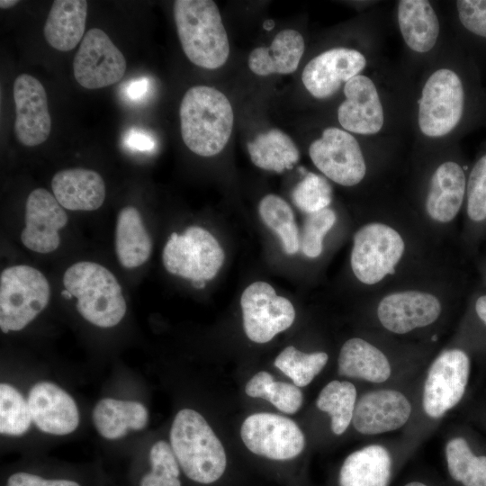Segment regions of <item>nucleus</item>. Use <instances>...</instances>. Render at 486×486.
Returning <instances> with one entry per match:
<instances>
[{
  "instance_id": "423d86ee",
  "label": "nucleus",
  "mask_w": 486,
  "mask_h": 486,
  "mask_svg": "<svg viewBox=\"0 0 486 486\" xmlns=\"http://www.w3.org/2000/svg\"><path fill=\"white\" fill-rule=\"evenodd\" d=\"M224 258V251L215 237L198 226L187 228L181 235L172 233L162 254L168 273L192 281L199 289L215 277Z\"/></svg>"
},
{
  "instance_id": "4c0bfd02",
  "label": "nucleus",
  "mask_w": 486,
  "mask_h": 486,
  "mask_svg": "<svg viewBox=\"0 0 486 486\" xmlns=\"http://www.w3.org/2000/svg\"><path fill=\"white\" fill-rule=\"evenodd\" d=\"M331 194V187L327 180L309 172L294 187L292 196L296 206L309 214L328 208Z\"/></svg>"
},
{
  "instance_id": "7c9ffc66",
  "label": "nucleus",
  "mask_w": 486,
  "mask_h": 486,
  "mask_svg": "<svg viewBox=\"0 0 486 486\" xmlns=\"http://www.w3.org/2000/svg\"><path fill=\"white\" fill-rule=\"evenodd\" d=\"M356 404V389L346 381H331L320 392L317 407L331 417V429L341 435L352 421Z\"/></svg>"
},
{
  "instance_id": "a211bd4d",
  "label": "nucleus",
  "mask_w": 486,
  "mask_h": 486,
  "mask_svg": "<svg viewBox=\"0 0 486 486\" xmlns=\"http://www.w3.org/2000/svg\"><path fill=\"white\" fill-rule=\"evenodd\" d=\"M410 413L411 405L404 394L394 390H378L360 397L352 422L361 434L378 435L400 428Z\"/></svg>"
},
{
  "instance_id": "6e6552de",
  "label": "nucleus",
  "mask_w": 486,
  "mask_h": 486,
  "mask_svg": "<svg viewBox=\"0 0 486 486\" xmlns=\"http://www.w3.org/2000/svg\"><path fill=\"white\" fill-rule=\"evenodd\" d=\"M403 252L404 241L394 229L378 222L366 224L354 236L352 271L363 284H377L394 273Z\"/></svg>"
},
{
  "instance_id": "72a5a7b5",
  "label": "nucleus",
  "mask_w": 486,
  "mask_h": 486,
  "mask_svg": "<svg viewBox=\"0 0 486 486\" xmlns=\"http://www.w3.org/2000/svg\"><path fill=\"white\" fill-rule=\"evenodd\" d=\"M246 393L252 398H262L279 410L293 414L302 404V393L299 387L284 382H275L267 372L256 374L246 384Z\"/></svg>"
},
{
  "instance_id": "c756f323",
  "label": "nucleus",
  "mask_w": 486,
  "mask_h": 486,
  "mask_svg": "<svg viewBox=\"0 0 486 486\" xmlns=\"http://www.w3.org/2000/svg\"><path fill=\"white\" fill-rule=\"evenodd\" d=\"M248 151L255 166L276 173L291 169L300 158L293 140L278 129L258 134L248 143Z\"/></svg>"
},
{
  "instance_id": "79ce46f5",
  "label": "nucleus",
  "mask_w": 486,
  "mask_h": 486,
  "mask_svg": "<svg viewBox=\"0 0 486 486\" xmlns=\"http://www.w3.org/2000/svg\"><path fill=\"white\" fill-rule=\"evenodd\" d=\"M7 486H80L69 480H45L38 475L27 472H17L11 475Z\"/></svg>"
},
{
  "instance_id": "a19ab883",
  "label": "nucleus",
  "mask_w": 486,
  "mask_h": 486,
  "mask_svg": "<svg viewBox=\"0 0 486 486\" xmlns=\"http://www.w3.org/2000/svg\"><path fill=\"white\" fill-rule=\"evenodd\" d=\"M456 7L464 28L486 38V0H458Z\"/></svg>"
},
{
  "instance_id": "4be33fe9",
  "label": "nucleus",
  "mask_w": 486,
  "mask_h": 486,
  "mask_svg": "<svg viewBox=\"0 0 486 486\" xmlns=\"http://www.w3.org/2000/svg\"><path fill=\"white\" fill-rule=\"evenodd\" d=\"M465 186L463 168L454 161L442 163L430 179L426 201L429 217L441 223L453 220L463 203Z\"/></svg>"
},
{
  "instance_id": "39448f33",
  "label": "nucleus",
  "mask_w": 486,
  "mask_h": 486,
  "mask_svg": "<svg viewBox=\"0 0 486 486\" xmlns=\"http://www.w3.org/2000/svg\"><path fill=\"white\" fill-rule=\"evenodd\" d=\"M50 297L49 282L40 271L26 265L4 269L0 275L1 330L22 329L47 307Z\"/></svg>"
},
{
  "instance_id": "ddd939ff",
  "label": "nucleus",
  "mask_w": 486,
  "mask_h": 486,
  "mask_svg": "<svg viewBox=\"0 0 486 486\" xmlns=\"http://www.w3.org/2000/svg\"><path fill=\"white\" fill-rule=\"evenodd\" d=\"M126 66L123 54L98 28L85 34L73 61L75 78L86 89H99L119 82Z\"/></svg>"
},
{
  "instance_id": "dca6fc26",
  "label": "nucleus",
  "mask_w": 486,
  "mask_h": 486,
  "mask_svg": "<svg viewBox=\"0 0 486 486\" xmlns=\"http://www.w3.org/2000/svg\"><path fill=\"white\" fill-rule=\"evenodd\" d=\"M366 58L358 50L349 48L329 49L310 59L305 66L302 81L315 98L324 99L338 91L342 83L359 75Z\"/></svg>"
},
{
  "instance_id": "f8f14e48",
  "label": "nucleus",
  "mask_w": 486,
  "mask_h": 486,
  "mask_svg": "<svg viewBox=\"0 0 486 486\" xmlns=\"http://www.w3.org/2000/svg\"><path fill=\"white\" fill-rule=\"evenodd\" d=\"M470 360L460 349L442 352L429 367L423 389L425 412L438 418L463 398L468 382Z\"/></svg>"
},
{
  "instance_id": "9b49d317",
  "label": "nucleus",
  "mask_w": 486,
  "mask_h": 486,
  "mask_svg": "<svg viewBox=\"0 0 486 486\" xmlns=\"http://www.w3.org/2000/svg\"><path fill=\"white\" fill-rule=\"evenodd\" d=\"M309 155L324 176L340 185H356L365 176L366 166L360 145L345 130L325 129L321 137L310 145Z\"/></svg>"
},
{
  "instance_id": "f257e3e1",
  "label": "nucleus",
  "mask_w": 486,
  "mask_h": 486,
  "mask_svg": "<svg viewBox=\"0 0 486 486\" xmlns=\"http://www.w3.org/2000/svg\"><path fill=\"white\" fill-rule=\"evenodd\" d=\"M184 143L194 154L212 157L227 145L234 113L227 96L208 86H195L184 94L179 109Z\"/></svg>"
},
{
  "instance_id": "1a4fd4ad",
  "label": "nucleus",
  "mask_w": 486,
  "mask_h": 486,
  "mask_svg": "<svg viewBox=\"0 0 486 486\" xmlns=\"http://www.w3.org/2000/svg\"><path fill=\"white\" fill-rule=\"evenodd\" d=\"M240 305L247 337L256 343H266L286 330L295 319L292 302L276 294L266 282H255L242 292Z\"/></svg>"
},
{
  "instance_id": "6ab92c4d",
  "label": "nucleus",
  "mask_w": 486,
  "mask_h": 486,
  "mask_svg": "<svg viewBox=\"0 0 486 486\" xmlns=\"http://www.w3.org/2000/svg\"><path fill=\"white\" fill-rule=\"evenodd\" d=\"M441 304L431 293L407 291L391 293L379 303L377 315L391 332L405 334L432 324L440 315Z\"/></svg>"
},
{
  "instance_id": "49530a36",
  "label": "nucleus",
  "mask_w": 486,
  "mask_h": 486,
  "mask_svg": "<svg viewBox=\"0 0 486 486\" xmlns=\"http://www.w3.org/2000/svg\"><path fill=\"white\" fill-rule=\"evenodd\" d=\"M19 3L17 0H1L0 1V7L2 9H8L14 5H16Z\"/></svg>"
},
{
  "instance_id": "f704fd0d",
  "label": "nucleus",
  "mask_w": 486,
  "mask_h": 486,
  "mask_svg": "<svg viewBox=\"0 0 486 486\" xmlns=\"http://www.w3.org/2000/svg\"><path fill=\"white\" fill-rule=\"evenodd\" d=\"M328 359L325 352L306 354L289 346L277 356L274 365L290 377L294 385L304 387L320 374Z\"/></svg>"
},
{
  "instance_id": "e433bc0d",
  "label": "nucleus",
  "mask_w": 486,
  "mask_h": 486,
  "mask_svg": "<svg viewBox=\"0 0 486 486\" xmlns=\"http://www.w3.org/2000/svg\"><path fill=\"white\" fill-rule=\"evenodd\" d=\"M151 471L145 474L140 486H181L180 465L167 442H156L149 451Z\"/></svg>"
},
{
  "instance_id": "8fccbe9b",
  "label": "nucleus",
  "mask_w": 486,
  "mask_h": 486,
  "mask_svg": "<svg viewBox=\"0 0 486 486\" xmlns=\"http://www.w3.org/2000/svg\"><path fill=\"white\" fill-rule=\"evenodd\" d=\"M61 295L67 300H70L73 298L72 294L66 289L61 292Z\"/></svg>"
},
{
  "instance_id": "ea45409f",
  "label": "nucleus",
  "mask_w": 486,
  "mask_h": 486,
  "mask_svg": "<svg viewBox=\"0 0 486 486\" xmlns=\"http://www.w3.org/2000/svg\"><path fill=\"white\" fill-rule=\"evenodd\" d=\"M467 213L474 221L486 219V155L475 163L469 176Z\"/></svg>"
},
{
  "instance_id": "a18cd8bd",
  "label": "nucleus",
  "mask_w": 486,
  "mask_h": 486,
  "mask_svg": "<svg viewBox=\"0 0 486 486\" xmlns=\"http://www.w3.org/2000/svg\"><path fill=\"white\" fill-rule=\"evenodd\" d=\"M475 310L479 318L486 324V295L478 298Z\"/></svg>"
},
{
  "instance_id": "4468645a",
  "label": "nucleus",
  "mask_w": 486,
  "mask_h": 486,
  "mask_svg": "<svg viewBox=\"0 0 486 486\" xmlns=\"http://www.w3.org/2000/svg\"><path fill=\"white\" fill-rule=\"evenodd\" d=\"M13 94L16 112L14 131L18 141L27 147L43 143L51 130L44 86L36 77L21 74L14 80Z\"/></svg>"
},
{
  "instance_id": "c9c22d12",
  "label": "nucleus",
  "mask_w": 486,
  "mask_h": 486,
  "mask_svg": "<svg viewBox=\"0 0 486 486\" xmlns=\"http://www.w3.org/2000/svg\"><path fill=\"white\" fill-rule=\"evenodd\" d=\"M28 401L12 385H0V432L8 436L24 434L32 424Z\"/></svg>"
},
{
  "instance_id": "a878e982",
  "label": "nucleus",
  "mask_w": 486,
  "mask_h": 486,
  "mask_svg": "<svg viewBox=\"0 0 486 486\" xmlns=\"http://www.w3.org/2000/svg\"><path fill=\"white\" fill-rule=\"evenodd\" d=\"M88 4L85 0H56L49 12L44 36L55 50L68 51L82 40Z\"/></svg>"
},
{
  "instance_id": "cd10ccee",
  "label": "nucleus",
  "mask_w": 486,
  "mask_h": 486,
  "mask_svg": "<svg viewBox=\"0 0 486 486\" xmlns=\"http://www.w3.org/2000/svg\"><path fill=\"white\" fill-rule=\"evenodd\" d=\"M115 250L118 260L126 268L138 267L150 256L151 238L140 212L133 206L123 207L118 213Z\"/></svg>"
},
{
  "instance_id": "393cba45",
  "label": "nucleus",
  "mask_w": 486,
  "mask_h": 486,
  "mask_svg": "<svg viewBox=\"0 0 486 486\" xmlns=\"http://www.w3.org/2000/svg\"><path fill=\"white\" fill-rule=\"evenodd\" d=\"M397 16L401 36L411 50L426 53L433 49L440 27L438 17L428 1H399Z\"/></svg>"
},
{
  "instance_id": "37998d69",
  "label": "nucleus",
  "mask_w": 486,
  "mask_h": 486,
  "mask_svg": "<svg viewBox=\"0 0 486 486\" xmlns=\"http://www.w3.org/2000/svg\"><path fill=\"white\" fill-rule=\"evenodd\" d=\"M124 144L132 150L150 151L155 148L156 140L149 133L132 128L126 132Z\"/></svg>"
},
{
  "instance_id": "f03ea898",
  "label": "nucleus",
  "mask_w": 486,
  "mask_h": 486,
  "mask_svg": "<svg viewBox=\"0 0 486 486\" xmlns=\"http://www.w3.org/2000/svg\"><path fill=\"white\" fill-rule=\"evenodd\" d=\"M170 445L180 468L191 481L211 485L225 474L224 447L197 411L184 409L176 415L170 429Z\"/></svg>"
},
{
  "instance_id": "b1692460",
  "label": "nucleus",
  "mask_w": 486,
  "mask_h": 486,
  "mask_svg": "<svg viewBox=\"0 0 486 486\" xmlns=\"http://www.w3.org/2000/svg\"><path fill=\"white\" fill-rule=\"evenodd\" d=\"M302 35L292 29L279 32L269 47L254 49L248 60L249 69L258 76L294 72L304 52Z\"/></svg>"
},
{
  "instance_id": "bb28decb",
  "label": "nucleus",
  "mask_w": 486,
  "mask_h": 486,
  "mask_svg": "<svg viewBox=\"0 0 486 486\" xmlns=\"http://www.w3.org/2000/svg\"><path fill=\"white\" fill-rule=\"evenodd\" d=\"M338 372L340 375L371 382H383L391 375V365L385 355L369 342L354 338L342 346Z\"/></svg>"
},
{
  "instance_id": "5701e85b",
  "label": "nucleus",
  "mask_w": 486,
  "mask_h": 486,
  "mask_svg": "<svg viewBox=\"0 0 486 486\" xmlns=\"http://www.w3.org/2000/svg\"><path fill=\"white\" fill-rule=\"evenodd\" d=\"M392 462L389 451L371 445L350 454L343 462L338 486H389Z\"/></svg>"
},
{
  "instance_id": "c85d7f7f",
  "label": "nucleus",
  "mask_w": 486,
  "mask_h": 486,
  "mask_svg": "<svg viewBox=\"0 0 486 486\" xmlns=\"http://www.w3.org/2000/svg\"><path fill=\"white\" fill-rule=\"evenodd\" d=\"M93 421L98 433L106 439H118L129 429H143L148 413L143 404L105 398L97 402L93 410Z\"/></svg>"
},
{
  "instance_id": "2f4dec72",
  "label": "nucleus",
  "mask_w": 486,
  "mask_h": 486,
  "mask_svg": "<svg viewBox=\"0 0 486 486\" xmlns=\"http://www.w3.org/2000/svg\"><path fill=\"white\" fill-rule=\"evenodd\" d=\"M264 223L280 238L286 254H295L301 248L299 230L293 212L287 202L275 194H267L258 205Z\"/></svg>"
},
{
  "instance_id": "58836bf2",
  "label": "nucleus",
  "mask_w": 486,
  "mask_h": 486,
  "mask_svg": "<svg viewBox=\"0 0 486 486\" xmlns=\"http://www.w3.org/2000/svg\"><path fill=\"white\" fill-rule=\"evenodd\" d=\"M336 220L335 212L329 208L307 215L300 236L301 249L306 256L315 258L321 254L323 238Z\"/></svg>"
},
{
  "instance_id": "9d476101",
  "label": "nucleus",
  "mask_w": 486,
  "mask_h": 486,
  "mask_svg": "<svg viewBox=\"0 0 486 486\" xmlns=\"http://www.w3.org/2000/svg\"><path fill=\"white\" fill-rule=\"evenodd\" d=\"M240 435L253 454L273 461H289L297 457L305 446L303 433L292 419L281 415L261 412L248 416Z\"/></svg>"
},
{
  "instance_id": "f3484780",
  "label": "nucleus",
  "mask_w": 486,
  "mask_h": 486,
  "mask_svg": "<svg viewBox=\"0 0 486 486\" xmlns=\"http://www.w3.org/2000/svg\"><path fill=\"white\" fill-rule=\"evenodd\" d=\"M346 99L338 109V120L348 132L361 135L378 133L384 113L377 88L371 78L357 75L344 86Z\"/></svg>"
},
{
  "instance_id": "de8ad7c7",
  "label": "nucleus",
  "mask_w": 486,
  "mask_h": 486,
  "mask_svg": "<svg viewBox=\"0 0 486 486\" xmlns=\"http://www.w3.org/2000/svg\"><path fill=\"white\" fill-rule=\"evenodd\" d=\"M274 27V22L271 19H267L263 23V28L266 31H271Z\"/></svg>"
},
{
  "instance_id": "09e8293b",
  "label": "nucleus",
  "mask_w": 486,
  "mask_h": 486,
  "mask_svg": "<svg viewBox=\"0 0 486 486\" xmlns=\"http://www.w3.org/2000/svg\"><path fill=\"white\" fill-rule=\"evenodd\" d=\"M404 486H428V485L421 482L413 481V482H410L406 483Z\"/></svg>"
},
{
  "instance_id": "2eb2a0df",
  "label": "nucleus",
  "mask_w": 486,
  "mask_h": 486,
  "mask_svg": "<svg viewBox=\"0 0 486 486\" xmlns=\"http://www.w3.org/2000/svg\"><path fill=\"white\" fill-rule=\"evenodd\" d=\"M68 220L66 212L51 193L44 188L34 189L26 200L25 226L21 240L34 252L50 253L58 248V231Z\"/></svg>"
},
{
  "instance_id": "412c9836",
  "label": "nucleus",
  "mask_w": 486,
  "mask_h": 486,
  "mask_svg": "<svg viewBox=\"0 0 486 486\" xmlns=\"http://www.w3.org/2000/svg\"><path fill=\"white\" fill-rule=\"evenodd\" d=\"M51 188L59 204L70 211H94L105 199L104 181L91 169L60 170L52 177Z\"/></svg>"
},
{
  "instance_id": "aec40b11",
  "label": "nucleus",
  "mask_w": 486,
  "mask_h": 486,
  "mask_svg": "<svg viewBox=\"0 0 486 486\" xmlns=\"http://www.w3.org/2000/svg\"><path fill=\"white\" fill-rule=\"evenodd\" d=\"M32 421L42 432L64 436L78 426L79 413L73 398L50 382L34 384L28 396Z\"/></svg>"
},
{
  "instance_id": "c03bdc74",
  "label": "nucleus",
  "mask_w": 486,
  "mask_h": 486,
  "mask_svg": "<svg viewBox=\"0 0 486 486\" xmlns=\"http://www.w3.org/2000/svg\"><path fill=\"white\" fill-rule=\"evenodd\" d=\"M150 89L149 79L146 76L128 82L124 87L125 97L131 102H140L146 98Z\"/></svg>"
},
{
  "instance_id": "7ed1b4c3",
  "label": "nucleus",
  "mask_w": 486,
  "mask_h": 486,
  "mask_svg": "<svg viewBox=\"0 0 486 486\" xmlns=\"http://www.w3.org/2000/svg\"><path fill=\"white\" fill-rule=\"evenodd\" d=\"M174 18L183 51L193 64L216 69L226 63L229 39L215 2L176 0Z\"/></svg>"
},
{
  "instance_id": "0eeeda50",
  "label": "nucleus",
  "mask_w": 486,
  "mask_h": 486,
  "mask_svg": "<svg viewBox=\"0 0 486 486\" xmlns=\"http://www.w3.org/2000/svg\"><path fill=\"white\" fill-rule=\"evenodd\" d=\"M464 91L459 76L439 68L427 79L418 101V123L429 138H441L459 123L464 112Z\"/></svg>"
},
{
  "instance_id": "473e14b6",
  "label": "nucleus",
  "mask_w": 486,
  "mask_h": 486,
  "mask_svg": "<svg viewBox=\"0 0 486 486\" xmlns=\"http://www.w3.org/2000/svg\"><path fill=\"white\" fill-rule=\"evenodd\" d=\"M448 472L464 486H486V456L472 454L462 437L450 440L446 446Z\"/></svg>"
},
{
  "instance_id": "20e7f679",
  "label": "nucleus",
  "mask_w": 486,
  "mask_h": 486,
  "mask_svg": "<svg viewBox=\"0 0 486 486\" xmlns=\"http://www.w3.org/2000/svg\"><path fill=\"white\" fill-rule=\"evenodd\" d=\"M63 284L76 299V310L90 323L112 328L123 319L127 306L116 277L100 264L82 261L69 266Z\"/></svg>"
}]
</instances>
